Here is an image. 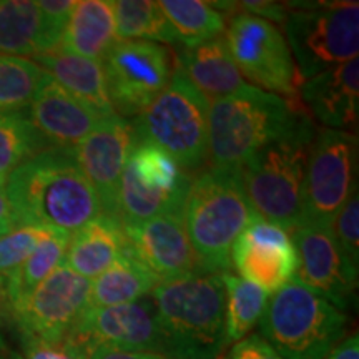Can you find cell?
I'll list each match as a JSON object with an SVG mask.
<instances>
[{"instance_id":"21","label":"cell","mask_w":359,"mask_h":359,"mask_svg":"<svg viewBox=\"0 0 359 359\" xmlns=\"http://www.w3.org/2000/svg\"><path fill=\"white\" fill-rule=\"evenodd\" d=\"M175 62L193 87L208 100L231 95L246 85L228 50L224 35L193 47L178 45Z\"/></svg>"},{"instance_id":"41","label":"cell","mask_w":359,"mask_h":359,"mask_svg":"<svg viewBox=\"0 0 359 359\" xmlns=\"http://www.w3.org/2000/svg\"><path fill=\"white\" fill-rule=\"evenodd\" d=\"M17 223L15 218H13L11 203H8L6 190L0 187V236L7 235L12 230H15Z\"/></svg>"},{"instance_id":"23","label":"cell","mask_w":359,"mask_h":359,"mask_svg":"<svg viewBox=\"0 0 359 359\" xmlns=\"http://www.w3.org/2000/svg\"><path fill=\"white\" fill-rule=\"evenodd\" d=\"M32 60L53 82L60 85L77 100L95 110L98 115H115L109 98V90H107L105 72L100 62L67 53L60 48L40 53Z\"/></svg>"},{"instance_id":"39","label":"cell","mask_w":359,"mask_h":359,"mask_svg":"<svg viewBox=\"0 0 359 359\" xmlns=\"http://www.w3.org/2000/svg\"><path fill=\"white\" fill-rule=\"evenodd\" d=\"M85 356L87 359H167L158 353L122 349L109 346V344H97V346L85 349Z\"/></svg>"},{"instance_id":"43","label":"cell","mask_w":359,"mask_h":359,"mask_svg":"<svg viewBox=\"0 0 359 359\" xmlns=\"http://www.w3.org/2000/svg\"><path fill=\"white\" fill-rule=\"evenodd\" d=\"M0 359H22V358H20V354H11V353H7L6 356H2Z\"/></svg>"},{"instance_id":"10","label":"cell","mask_w":359,"mask_h":359,"mask_svg":"<svg viewBox=\"0 0 359 359\" xmlns=\"http://www.w3.org/2000/svg\"><path fill=\"white\" fill-rule=\"evenodd\" d=\"M358 190L356 133L321 128L309 148L302 223L331 226Z\"/></svg>"},{"instance_id":"37","label":"cell","mask_w":359,"mask_h":359,"mask_svg":"<svg viewBox=\"0 0 359 359\" xmlns=\"http://www.w3.org/2000/svg\"><path fill=\"white\" fill-rule=\"evenodd\" d=\"M224 359H283L263 336L250 334L238 343Z\"/></svg>"},{"instance_id":"9","label":"cell","mask_w":359,"mask_h":359,"mask_svg":"<svg viewBox=\"0 0 359 359\" xmlns=\"http://www.w3.org/2000/svg\"><path fill=\"white\" fill-rule=\"evenodd\" d=\"M191 177L158 147L135 140L120 180L116 218L137 224L170 213H183Z\"/></svg>"},{"instance_id":"35","label":"cell","mask_w":359,"mask_h":359,"mask_svg":"<svg viewBox=\"0 0 359 359\" xmlns=\"http://www.w3.org/2000/svg\"><path fill=\"white\" fill-rule=\"evenodd\" d=\"M37 4L42 13L47 52L57 50L77 0H40Z\"/></svg>"},{"instance_id":"24","label":"cell","mask_w":359,"mask_h":359,"mask_svg":"<svg viewBox=\"0 0 359 359\" xmlns=\"http://www.w3.org/2000/svg\"><path fill=\"white\" fill-rule=\"evenodd\" d=\"M116 42L114 2L80 0L75 4L58 48L102 64Z\"/></svg>"},{"instance_id":"11","label":"cell","mask_w":359,"mask_h":359,"mask_svg":"<svg viewBox=\"0 0 359 359\" xmlns=\"http://www.w3.org/2000/svg\"><path fill=\"white\" fill-rule=\"evenodd\" d=\"M224 32L228 50L241 77L264 92L294 100L299 75L280 27L241 12L231 17Z\"/></svg>"},{"instance_id":"26","label":"cell","mask_w":359,"mask_h":359,"mask_svg":"<svg viewBox=\"0 0 359 359\" xmlns=\"http://www.w3.org/2000/svg\"><path fill=\"white\" fill-rule=\"evenodd\" d=\"M70 238V233L48 228L32 255L4 285L2 293L7 302L8 313L19 306L40 283H43L57 268L64 264Z\"/></svg>"},{"instance_id":"33","label":"cell","mask_w":359,"mask_h":359,"mask_svg":"<svg viewBox=\"0 0 359 359\" xmlns=\"http://www.w3.org/2000/svg\"><path fill=\"white\" fill-rule=\"evenodd\" d=\"M48 228L17 226L0 236V290L37 248Z\"/></svg>"},{"instance_id":"2","label":"cell","mask_w":359,"mask_h":359,"mask_svg":"<svg viewBox=\"0 0 359 359\" xmlns=\"http://www.w3.org/2000/svg\"><path fill=\"white\" fill-rule=\"evenodd\" d=\"M167 359H217L226 346L224 286L219 273L163 281L150 293Z\"/></svg>"},{"instance_id":"18","label":"cell","mask_w":359,"mask_h":359,"mask_svg":"<svg viewBox=\"0 0 359 359\" xmlns=\"http://www.w3.org/2000/svg\"><path fill=\"white\" fill-rule=\"evenodd\" d=\"M123 230L130 250L160 283L203 271L187 236L183 213L161 215L143 223L123 224Z\"/></svg>"},{"instance_id":"22","label":"cell","mask_w":359,"mask_h":359,"mask_svg":"<svg viewBox=\"0 0 359 359\" xmlns=\"http://www.w3.org/2000/svg\"><path fill=\"white\" fill-rule=\"evenodd\" d=\"M128 248L123 224L109 213H100L70 238L64 264L85 280H95Z\"/></svg>"},{"instance_id":"5","label":"cell","mask_w":359,"mask_h":359,"mask_svg":"<svg viewBox=\"0 0 359 359\" xmlns=\"http://www.w3.org/2000/svg\"><path fill=\"white\" fill-rule=\"evenodd\" d=\"M314 135L316 128L304 115L293 128L262 148L241 167L253 212L290 235L303 219L304 180Z\"/></svg>"},{"instance_id":"1","label":"cell","mask_w":359,"mask_h":359,"mask_svg":"<svg viewBox=\"0 0 359 359\" xmlns=\"http://www.w3.org/2000/svg\"><path fill=\"white\" fill-rule=\"evenodd\" d=\"M17 226L74 235L103 213L100 198L80 170L72 148L50 147L24 161L6 187Z\"/></svg>"},{"instance_id":"34","label":"cell","mask_w":359,"mask_h":359,"mask_svg":"<svg viewBox=\"0 0 359 359\" xmlns=\"http://www.w3.org/2000/svg\"><path fill=\"white\" fill-rule=\"evenodd\" d=\"M344 258L354 269L359 266V195L358 190L349 196L331 224Z\"/></svg>"},{"instance_id":"19","label":"cell","mask_w":359,"mask_h":359,"mask_svg":"<svg viewBox=\"0 0 359 359\" xmlns=\"http://www.w3.org/2000/svg\"><path fill=\"white\" fill-rule=\"evenodd\" d=\"M302 102L330 130L356 133L359 118V60L327 69L303 80Z\"/></svg>"},{"instance_id":"30","label":"cell","mask_w":359,"mask_h":359,"mask_svg":"<svg viewBox=\"0 0 359 359\" xmlns=\"http://www.w3.org/2000/svg\"><path fill=\"white\" fill-rule=\"evenodd\" d=\"M115 25L118 40H143L178 45L173 30L158 2L151 0H115Z\"/></svg>"},{"instance_id":"29","label":"cell","mask_w":359,"mask_h":359,"mask_svg":"<svg viewBox=\"0 0 359 359\" xmlns=\"http://www.w3.org/2000/svg\"><path fill=\"white\" fill-rule=\"evenodd\" d=\"M224 286V323L226 343H238L262 320L269 294L241 276L222 273Z\"/></svg>"},{"instance_id":"28","label":"cell","mask_w":359,"mask_h":359,"mask_svg":"<svg viewBox=\"0 0 359 359\" xmlns=\"http://www.w3.org/2000/svg\"><path fill=\"white\" fill-rule=\"evenodd\" d=\"M165 17L177 32L178 45L193 47L223 35L226 15L203 0H161L158 2Z\"/></svg>"},{"instance_id":"6","label":"cell","mask_w":359,"mask_h":359,"mask_svg":"<svg viewBox=\"0 0 359 359\" xmlns=\"http://www.w3.org/2000/svg\"><path fill=\"white\" fill-rule=\"evenodd\" d=\"M348 318L294 278L268 299L259 327L283 359H325L346 334Z\"/></svg>"},{"instance_id":"36","label":"cell","mask_w":359,"mask_h":359,"mask_svg":"<svg viewBox=\"0 0 359 359\" xmlns=\"http://www.w3.org/2000/svg\"><path fill=\"white\" fill-rule=\"evenodd\" d=\"M22 359H87L85 353L69 339L43 341L22 338Z\"/></svg>"},{"instance_id":"31","label":"cell","mask_w":359,"mask_h":359,"mask_svg":"<svg viewBox=\"0 0 359 359\" xmlns=\"http://www.w3.org/2000/svg\"><path fill=\"white\" fill-rule=\"evenodd\" d=\"M50 148L34 127L27 109L0 111V187L11 175L39 151Z\"/></svg>"},{"instance_id":"25","label":"cell","mask_w":359,"mask_h":359,"mask_svg":"<svg viewBox=\"0 0 359 359\" xmlns=\"http://www.w3.org/2000/svg\"><path fill=\"white\" fill-rule=\"evenodd\" d=\"M158 283L128 246L109 269L92 280L90 306L109 308L140 302L150 296Z\"/></svg>"},{"instance_id":"7","label":"cell","mask_w":359,"mask_h":359,"mask_svg":"<svg viewBox=\"0 0 359 359\" xmlns=\"http://www.w3.org/2000/svg\"><path fill=\"white\" fill-rule=\"evenodd\" d=\"M210 100L173 65L167 88L132 122L135 140L158 147L183 172H198L208 161Z\"/></svg>"},{"instance_id":"4","label":"cell","mask_w":359,"mask_h":359,"mask_svg":"<svg viewBox=\"0 0 359 359\" xmlns=\"http://www.w3.org/2000/svg\"><path fill=\"white\" fill-rule=\"evenodd\" d=\"M304 114L294 100L245 85L210 102L208 160L217 168H238L293 128Z\"/></svg>"},{"instance_id":"17","label":"cell","mask_w":359,"mask_h":359,"mask_svg":"<svg viewBox=\"0 0 359 359\" xmlns=\"http://www.w3.org/2000/svg\"><path fill=\"white\" fill-rule=\"evenodd\" d=\"M231 266L268 294L288 285L298 269V255L288 231L257 217L231 251Z\"/></svg>"},{"instance_id":"38","label":"cell","mask_w":359,"mask_h":359,"mask_svg":"<svg viewBox=\"0 0 359 359\" xmlns=\"http://www.w3.org/2000/svg\"><path fill=\"white\" fill-rule=\"evenodd\" d=\"M238 8H243L245 13L259 17L268 22H278V24H285L286 15L290 12V4L280 2H269V0H245V2H236Z\"/></svg>"},{"instance_id":"12","label":"cell","mask_w":359,"mask_h":359,"mask_svg":"<svg viewBox=\"0 0 359 359\" xmlns=\"http://www.w3.org/2000/svg\"><path fill=\"white\" fill-rule=\"evenodd\" d=\"M102 65L114 111L137 118L167 88L175 60L167 45L118 40Z\"/></svg>"},{"instance_id":"3","label":"cell","mask_w":359,"mask_h":359,"mask_svg":"<svg viewBox=\"0 0 359 359\" xmlns=\"http://www.w3.org/2000/svg\"><path fill=\"white\" fill-rule=\"evenodd\" d=\"M257 217L241 170L210 167L191 180L183 224L200 268L219 275L230 273L233 245Z\"/></svg>"},{"instance_id":"27","label":"cell","mask_w":359,"mask_h":359,"mask_svg":"<svg viewBox=\"0 0 359 359\" xmlns=\"http://www.w3.org/2000/svg\"><path fill=\"white\" fill-rule=\"evenodd\" d=\"M47 52L43 20L34 0H0V53L35 57Z\"/></svg>"},{"instance_id":"32","label":"cell","mask_w":359,"mask_h":359,"mask_svg":"<svg viewBox=\"0 0 359 359\" xmlns=\"http://www.w3.org/2000/svg\"><path fill=\"white\" fill-rule=\"evenodd\" d=\"M47 79L30 58L0 53V111L27 109Z\"/></svg>"},{"instance_id":"14","label":"cell","mask_w":359,"mask_h":359,"mask_svg":"<svg viewBox=\"0 0 359 359\" xmlns=\"http://www.w3.org/2000/svg\"><path fill=\"white\" fill-rule=\"evenodd\" d=\"M298 255L294 280L341 311L351 306L358 286V269L344 258L327 224L302 223L291 233Z\"/></svg>"},{"instance_id":"42","label":"cell","mask_w":359,"mask_h":359,"mask_svg":"<svg viewBox=\"0 0 359 359\" xmlns=\"http://www.w3.org/2000/svg\"><path fill=\"white\" fill-rule=\"evenodd\" d=\"M7 313H8L7 302L6 298H4L2 290H0V358L7 354V344H6V338H4V326H6Z\"/></svg>"},{"instance_id":"20","label":"cell","mask_w":359,"mask_h":359,"mask_svg":"<svg viewBox=\"0 0 359 359\" xmlns=\"http://www.w3.org/2000/svg\"><path fill=\"white\" fill-rule=\"evenodd\" d=\"M34 127L48 147L74 148L105 116L98 115L48 77L27 107Z\"/></svg>"},{"instance_id":"8","label":"cell","mask_w":359,"mask_h":359,"mask_svg":"<svg viewBox=\"0 0 359 359\" xmlns=\"http://www.w3.org/2000/svg\"><path fill=\"white\" fill-rule=\"evenodd\" d=\"M286 42L303 80L358 58V2H294L285 20Z\"/></svg>"},{"instance_id":"40","label":"cell","mask_w":359,"mask_h":359,"mask_svg":"<svg viewBox=\"0 0 359 359\" xmlns=\"http://www.w3.org/2000/svg\"><path fill=\"white\" fill-rule=\"evenodd\" d=\"M325 359H359V338L354 333L343 339Z\"/></svg>"},{"instance_id":"16","label":"cell","mask_w":359,"mask_h":359,"mask_svg":"<svg viewBox=\"0 0 359 359\" xmlns=\"http://www.w3.org/2000/svg\"><path fill=\"white\" fill-rule=\"evenodd\" d=\"M133 143L132 123L115 114L102 118L92 133L72 148L80 170L100 198L103 213L116 217L120 180Z\"/></svg>"},{"instance_id":"15","label":"cell","mask_w":359,"mask_h":359,"mask_svg":"<svg viewBox=\"0 0 359 359\" xmlns=\"http://www.w3.org/2000/svg\"><path fill=\"white\" fill-rule=\"evenodd\" d=\"M67 339L83 353L97 344L135 351H163L151 298L109 308L90 306Z\"/></svg>"},{"instance_id":"13","label":"cell","mask_w":359,"mask_h":359,"mask_svg":"<svg viewBox=\"0 0 359 359\" xmlns=\"http://www.w3.org/2000/svg\"><path fill=\"white\" fill-rule=\"evenodd\" d=\"M90 291L92 281L62 264L8 314L20 338L62 341L90 308Z\"/></svg>"}]
</instances>
